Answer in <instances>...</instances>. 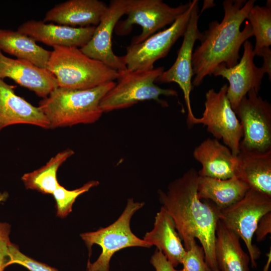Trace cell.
<instances>
[{
    "instance_id": "6",
    "label": "cell",
    "mask_w": 271,
    "mask_h": 271,
    "mask_svg": "<svg viewBox=\"0 0 271 271\" xmlns=\"http://www.w3.org/2000/svg\"><path fill=\"white\" fill-rule=\"evenodd\" d=\"M144 205V202H134L132 198L129 199L122 213L114 223L96 231L80 234L88 249L89 256L93 244L99 245L102 249L101 254L95 262L91 263L88 260L87 268L89 271H109V262L112 255L123 248L130 246L147 248L152 246L135 235L130 228L132 215Z\"/></svg>"
},
{
    "instance_id": "32",
    "label": "cell",
    "mask_w": 271,
    "mask_h": 271,
    "mask_svg": "<svg viewBox=\"0 0 271 271\" xmlns=\"http://www.w3.org/2000/svg\"><path fill=\"white\" fill-rule=\"evenodd\" d=\"M271 232V212L264 215L259 220L254 234L258 242L262 241Z\"/></svg>"
},
{
    "instance_id": "30",
    "label": "cell",
    "mask_w": 271,
    "mask_h": 271,
    "mask_svg": "<svg viewBox=\"0 0 271 271\" xmlns=\"http://www.w3.org/2000/svg\"><path fill=\"white\" fill-rule=\"evenodd\" d=\"M10 231L9 224L0 222V271H3L8 266L10 246L12 244L9 237Z\"/></svg>"
},
{
    "instance_id": "25",
    "label": "cell",
    "mask_w": 271,
    "mask_h": 271,
    "mask_svg": "<svg viewBox=\"0 0 271 271\" xmlns=\"http://www.w3.org/2000/svg\"><path fill=\"white\" fill-rule=\"evenodd\" d=\"M74 154L73 150L67 149L57 154L40 168L25 174L22 180L26 188L52 194L59 184L57 179L58 169Z\"/></svg>"
},
{
    "instance_id": "9",
    "label": "cell",
    "mask_w": 271,
    "mask_h": 271,
    "mask_svg": "<svg viewBox=\"0 0 271 271\" xmlns=\"http://www.w3.org/2000/svg\"><path fill=\"white\" fill-rule=\"evenodd\" d=\"M258 93L250 90L234 110L242 129L239 151L271 150V105Z\"/></svg>"
},
{
    "instance_id": "18",
    "label": "cell",
    "mask_w": 271,
    "mask_h": 271,
    "mask_svg": "<svg viewBox=\"0 0 271 271\" xmlns=\"http://www.w3.org/2000/svg\"><path fill=\"white\" fill-rule=\"evenodd\" d=\"M107 6L98 0H69L49 10L43 21L76 28L96 27Z\"/></svg>"
},
{
    "instance_id": "5",
    "label": "cell",
    "mask_w": 271,
    "mask_h": 271,
    "mask_svg": "<svg viewBox=\"0 0 271 271\" xmlns=\"http://www.w3.org/2000/svg\"><path fill=\"white\" fill-rule=\"evenodd\" d=\"M164 69V67H159L150 70L126 69L118 72L117 82L100 101L103 112L128 108L140 101L149 100L167 106V102L161 100L160 96H177L178 93L174 89L162 88L155 84Z\"/></svg>"
},
{
    "instance_id": "21",
    "label": "cell",
    "mask_w": 271,
    "mask_h": 271,
    "mask_svg": "<svg viewBox=\"0 0 271 271\" xmlns=\"http://www.w3.org/2000/svg\"><path fill=\"white\" fill-rule=\"evenodd\" d=\"M143 240L161 250L174 267L182 263L186 250L173 218L163 207L157 213L153 229L146 233Z\"/></svg>"
},
{
    "instance_id": "10",
    "label": "cell",
    "mask_w": 271,
    "mask_h": 271,
    "mask_svg": "<svg viewBox=\"0 0 271 271\" xmlns=\"http://www.w3.org/2000/svg\"><path fill=\"white\" fill-rule=\"evenodd\" d=\"M196 1H191L189 8L167 29L140 43L127 47L126 54L121 56L127 69L144 71L154 69V63L165 57L178 39L183 36Z\"/></svg>"
},
{
    "instance_id": "3",
    "label": "cell",
    "mask_w": 271,
    "mask_h": 271,
    "mask_svg": "<svg viewBox=\"0 0 271 271\" xmlns=\"http://www.w3.org/2000/svg\"><path fill=\"white\" fill-rule=\"evenodd\" d=\"M115 84L110 81L86 89L58 87L42 98L38 107L47 118L50 128L92 123L103 113L100 101Z\"/></svg>"
},
{
    "instance_id": "4",
    "label": "cell",
    "mask_w": 271,
    "mask_h": 271,
    "mask_svg": "<svg viewBox=\"0 0 271 271\" xmlns=\"http://www.w3.org/2000/svg\"><path fill=\"white\" fill-rule=\"evenodd\" d=\"M46 69L55 76L59 87L69 89L92 88L119 76L117 71L75 47H53Z\"/></svg>"
},
{
    "instance_id": "29",
    "label": "cell",
    "mask_w": 271,
    "mask_h": 271,
    "mask_svg": "<svg viewBox=\"0 0 271 271\" xmlns=\"http://www.w3.org/2000/svg\"><path fill=\"white\" fill-rule=\"evenodd\" d=\"M9 257L8 265L18 264L25 267L30 271H58L54 267L25 255L20 251L17 245L12 243L10 246ZM86 271L89 270L87 268Z\"/></svg>"
},
{
    "instance_id": "26",
    "label": "cell",
    "mask_w": 271,
    "mask_h": 271,
    "mask_svg": "<svg viewBox=\"0 0 271 271\" xmlns=\"http://www.w3.org/2000/svg\"><path fill=\"white\" fill-rule=\"evenodd\" d=\"M247 19L249 20L255 44L253 47L254 56L261 57L264 49L271 45L270 1L266 6L254 5L250 10Z\"/></svg>"
},
{
    "instance_id": "8",
    "label": "cell",
    "mask_w": 271,
    "mask_h": 271,
    "mask_svg": "<svg viewBox=\"0 0 271 271\" xmlns=\"http://www.w3.org/2000/svg\"><path fill=\"white\" fill-rule=\"evenodd\" d=\"M271 212V197L249 189L244 196L230 207L220 210V220L236 233L245 244L252 268H256V260L260 251L252 243V238L260 218Z\"/></svg>"
},
{
    "instance_id": "12",
    "label": "cell",
    "mask_w": 271,
    "mask_h": 271,
    "mask_svg": "<svg viewBox=\"0 0 271 271\" xmlns=\"http://www.w3.org/2000/svg\"><path fill=\"white\" fill-rule=\"evenodd\" d=\"M198 4L199 1L197 0L175 62L168 70L164 71L155 81L161 83L175 82L178 84L184 94L187 109V122L189 127L199 124L198 118L196 117L193 113L190 100V93L193 88L192 63L193 48L196 41H200L202 37V33L198 29V20L200 15Z\"/></svg>"
},
{
    "instance_id": "19",
    "label": "cell",
    "mask_w": 271,
    "mask_h": 271,
    "mask_svg": "<svg viewBox=\"0 0 271 271\" xmlns=\"http://www.w3.org/2000/svg\"><path fill=\"white\" fill-rule=\"evenodd\" d=\"M193 156L201 165L199 176L226 180L235 175L237 157L215 138L204 140L194 149Z\"/></svg>"
},
{
    "instance_id": "16",
    "label": "cell",
    "mask_w": 271,
    "mask_h": 271,
    "mask_svg": "<svg viewBox=\"0 0 271 271\" xmlns=\"http://www.w3.org/2000/svg\"><path fill=\"white\" fill-rule=\"evenodd\" d=\"M6 78L12 79L42 98L58 87L55 76L46 68L26 60L9 58L0 51V79Z\"/></svg>"
},
{
    "instance_id": "17",
    "label": "cell",
    "mask_w": 271,
    "mask_h": 271,
    "mask_svg": "<svg viewBox=\"0 0 271 271\" xmlns=\"http://www.w3.org/2000/svg\"><path fill=\"white\" fill-rule=\"evenodd\" d=\"M15 87L0 79V131L16 124L50 128L49 121L41 109L18 95Z\"/></svg>"
},
{
    "instance_id": "28",
    "label": "cell",
    "mask_w": 271,
    "mask_h": 271,
    "mask_svg": "<svg viewBox=\"0 0 271 271\" xmlns=\"http://www.w3.org/2000/svg\"><path fill=\"white\" fill-rule=\"evenodd\" d=\"M181 271H212L206 262L203 247L193 241L182 259Z\"/></svg>"
},
{
    "instance_id": "1",
    "label": "cell",
    "mask_w": 271,
    "mask_h": 271,
    "mask_svg": "<svg viewBox=\"0 0 271 271\" xmlns=\"http://www.w3.org/2000/svg\"><path fill=\"white\" fill-rule=\"evenodd\" d=\"M198 172L193 168L171 182L165 191H159V200L173 218L186 250L199 240L205 260L212 271H220L215 254L216 229L220 210L211 201H202L197 195Z\"/></svg>"
},
{
    "instance_id": "35",
    "label": "cell",
    "mask_w": 271,
    "mask_h": 271,
    "mask_svg": "<svg viewBox=\"0 0 271 271\" xmlns=\"http://www.w3.org/2000/svg\"><path fill=\"white\" fill-rule=\"evenodd\" d=\"M206 4H207V5H206L205 3H204V5H203V8L202 9V11L200 13V14L201 15V13L206 9H208L210 7H213V1H205Z\"/></svg>"
},
{
    "instance_id": "34",
    "label": "cell",
    "mask_w": 271,
    "mask_h": 271,
    "mask_svg": "<svg viewBox=\"0 0 271 271\" xmlns=\"http://www.w3.org/2000/svg\"><path fill=\"white\" fill-rule=\"evenodd\" d=\"M271 249L270 248L269 252L266 254L267 259L264 266L262 271H268L269 266L271 262Z\"/></svg>"
},
{
    "instance_id": "27",
    "label": "cell",
    "mask_w": 271,
    "mask_h": 271,
    "mask_svg": "<svg viewBox=\"0 0 271 271\" xmlns=\"http://www.w3.org/2000/svg\"><path fill=\"white\" fill-rule=\"evenodd\" d=\"M99 183L97 181H90L73 190H68L59 184L52 194L56 202L57 216L61 218L67 216L72 211V205L76 199Z\"/></svg>"
},
{
    "instance_id": "23",
    "label": "cell",
    "mask_w": 271,
    "mask_h": 271,
    "mask_svg": "<svg viewBox=\"0 0 271 271\" xmlns=\"http://www.w3.org/2000/svg\"><path fill=\"white\" fill-rule=\"evenodd\" d=\"M249 189L235 176L226 180L199 176L197 195L200 200H209L221 210L241 199Z\"/></svg>"
},
{
    "instance_id": "13",
    "label": "cell",
    "mask_w": 271,
    "mask_h": 271,
    "mask_svg": "<svg viewBox=\"0 0 271 271\" xmlns=\"http://www.w3.org/2000/svg\"><path fill=\"white\" fill-rule=\"evenodd\" d=\"M127 0H112L93 34L84 47L80 48L88 57L99 61L118 72L127 69L121 56H116L112 48V36L115 26L125 15Z\"/></svg>"
},
{
    "instance_id": "2",
    "label": "cell",
    "mask_w": 271,
    "mask_h": 271,
    "mask_svg": "<svg viewBox=\"0 0 271 271\" xmlns=\"http://www.w3.org/2000/svg\"><path fill=\"white\" fill-rule=\"evenodd\" d=\"M255 2V0L223 2L222 21L209 24L208 29L202 33L200 45L193 52V87L199 86L205 77L212 75L214 69L221 64L231 68L238 63L241 46L253 36L248 21L242 31L240 28Z\"/></svg>"
},
{
    "instance_id": "22",
    "label": "cell",
    "mask_w": 271,
    "mask_h": 271,
    "mask_svg": "<svg viewBox=\"0 0 271 271\" xmlns=\"http://www.w3.org/2000/svg\"><path fill=\"white\" fill-rule=\"evenodd\" d=\"M240 237L220 220L217 223L215 257L220 271H249V255L244 251Z\"/></svg>"
},
{
    "instance_id": "33",
    "label": "cell",
    "mask_w": 271,
    "mask_h": 271,
    "mask_svg": "<svg viewBox=\"0 0 271 271\" xmlns=\"http://www.w3.org/2000/svg\"><path fill=\"white\" fill-rule=\"evenodd\" d=\"M261 57L263 58V63L262 67L268 75L269 80L271 78V50L269 48L264 49Z\"/></svg>"
},
{
    "instance_id": "20",
    "label": "cell",
    "mask_w": 271,
    "mask_h": 271,
    "mask_svg": "<svg viewBox=\"0 0 271 271\" xmlns=\"http://www.w3.org/2000/svg\"><path fill=\"white\" fill-rule=\"evenodd\" d=\"M235 176L250 189L271 197V150L239 151Z\"/></svg>"
},
{
    "instance_id": "15",
    "label": "cell",
    "mask_w": 271,
    "mask_h": 271,
    "mask_svg": "<svg viewBox=\"0 0 271 271\" xmlns=\"http://www.w3.org/2000/svg\"><path fill=\"white\" fill-rule=\"evenodd\" d=\"M95 29V26L76 28L32 20L22 24L17 31L52 47L81 48L90 41Z\"/></svg>"
},
{
    "instance_id": "14",
    "label": "cell",
    "mask_w": 271,
    "mask_h": 271,
    "mask_svg": "<svg viewBox=\"0 0 271 271\" xmlns=\"http://www.w3.org/2000/svg\"><path fill=\"white\" fill-rule=\"evenodd\" d=\"M243 46L242 56L236 65L228 68L224 64H221L214 69L212 74L228 80L227 97L234 110L250 90L254 89L258 92L266 73L262 66L257 67L254 63L255 56L251 43L246 40Z\"/></svg>"
},
{
    "instance_id": "31",
    "label": "cell",
    "mask_w": 271,
    "mask_h": 271,
    "mask_svg": "<svg viewBox=\"0 0 271 271\" xmlns=\"http://www.w3.org/2000/svg\"><path fill=\"white\" fill-rule=\"evenodd\" d=\"M150 262L156 271H181V269H176L168 260L162 251L158 249H156L152 255Z\"/></svg>"
},
{
    "instance_id": "7",
    "label": "cell",
    "mask_w": 271,
    "mask_h": 271,
    "mask_svg": "<svg viewBox=\"0 0 271 271\" xmlns=\"http://www.w3.org/2000/svg\"><path fill=\"white\" fill-rule=\"evenodd\" d=\"M191 1L177 7H171L162 0H127L126 18L119 21L114 31L124 36L134 25L142 27V33L134 37L130 45L140 43L165 27L172 24L190 6Z\"/></svg>"
},
{
    "instance_id": "24",
    "label": "cell",
    "mask_w": 271,
    "mask_h": 271,
    "mask_svg": "<svg viewBox=\"0 0 271 271\" xmlns=\"http://www.w3.org/2000/svg\"><path fill=\"white\" fill-rule=\"evenodd\" d=\"M30 37L20 32L0 29V51L46 68L51 52L38 45Z\"/></svg>"
},
{
    "instance_id": "11",
    "label": "cell",
    "mask_w": 271,
    "mask_h": 271,
    "mask_svg": "<svg viewBox=\"0 0 271 271\" xmlns=\"http://www.w3.org/2000/svg\"><path fill=\"white\" fill-rule=\"evenodd\" d=\"M227 84L218 91L210 89L205 94V109L199 124L206 126L215 139L222 140L234 156L239 152L242 137L239 120L227 97Z\"/></svg>"
}]
</instances>
